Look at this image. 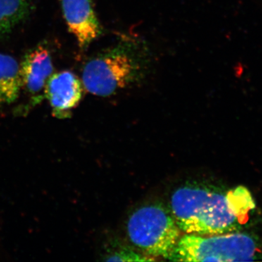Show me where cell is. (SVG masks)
Here are the masks:
<instances>
[{
    "label": "cell",
    "instance_id": "1",
    "mask_svg": "<svg viewBox=\"0 0 262 262\" xmlns=\"http://www.w3.org/2000/svg\"><path fill=\"white\" fill-rule=\"evenodd\" d=\"M170 211L181 231L201 236L237 232L238 221L227 194L200 186L179 188L172 194Z\"/></svg>",
    "mask_w": 262,
    "mask_h": 262
},
{
    "label": "cell",
    "instance_id": "2",
    "mask_svg": "<svg viewBox=\"0 0 262 262\" xmlns=\"http://www.w3.org/2000/svg\"><path fill=\"white\" fill-rule=\"evenodd\" d=\"M147 67V56L139 45L120 42L87 61L82 70V85L91 94L106 97L139 82Z\"/></svg>",
    "mask_w": 262,
    "mask_h": 262
},
{
    "label": "cell",
    "instance_id": "3",
    "mask_svg": "<svg viewBox=\"0 0 262 262\" xmlns=\"http://www.w3.org/2000/svg\"><path fill=\"white\" fill-rule=\"evenodd\" d=\"M256 239L233 232L215 235L187 234L179 239L168 259L176 261H254L260 256Z\"/></svg>",
    "mask_w": 262,
    "mask_h": 262
},
{
    "label": "cell",
    "instance_id": "4",
    "mask_svg": "<svg viewBox=\"0 0 262 262\" xmlns=\"http://www.w3.org/2000/svg\"><path fill=\"white\" fill-rule=\"evenodd\" d=\"M127 230L130 242L143 252L168 259L181 237L173 215L161 205L136 210L129 218Z\"/></svg>",
    "mask_w": 262,
    "mask_h": 262
},
{
    "label": "cell",
    "instance_id": "5",
    "mask_svg": "<svg viewBox=\"0 0 262 262\" xmlns=\"http://www.w3.org/2000/svg\"><path fill=\"white\" fill-rule=\"evenodd\" d=\"M62 10L69 30L81 49H86L102 32L91 0H61Z\"/></svg>",
    "mask_w": 262,
    "mask_h": 262
},
{
    "label": "cell",
    "instance_id": "6",
    "mask_svg": "<svg viewBox=\"0 0 262 262\" xmlns=\"http://www.w3.org/2000/svg\"><path fill=\"white\" fill-rule=\"evenodd\" d=\"M53 72L51 53L40 44L24 56L20 64L22 88L32 96L34 103L40 102L45 87Z\"/></svg>",
    "mask_w": 262,
    "mask_h": 262
},
{
    "label": "cell",
    "instance_id": "7",
    "mask_svg": "<svg viewBox=\"0 0 262 262\" xmlns=\"http://www.w3.org/2000/svg\"><path fill=\"white\" fill-rule=\"evenodd\" d=\"M44 95L51 103L53 114L58 117H64L80 102L82 83L72 72L63 71L50 77Z\"/></svg>",
    "mask_w": 262,
    "mask_h": 262
},
{
    "label": "cell",
    "instance_id": "8",
    "mask_svg": "<svg viewBox=\"0 0 262 262\" xmlns=\"http://www.w3.org/2000/svg\"><path fill=\"white\" fill-rule=\"evenodd\" d=\"M21 89L20 64L13 56L0 53V106L16 101Z\"/></svg>",
    "mask_w": 262,
    "mask_h": 262
},
{
    "label": "cell",
    "instance_id": "9",
    "mask_svg": "<svg viewBox=\"0 0 262 262\" xmlns=\"http://www.w3.org/2000/svg\"><path fill=\"white\" fill-rule=\"evenodd\" d=\"M29 0H0V38L23 21L29 12Z\"/></svg>",
    "mask_w": 262,
    "mask_h": 262
},
{
    "label": "cell",
    "instance_id": "10",
    "mask_svg": "<svg viewBox=\"0 0 262 262\" xmlns=\"http://www.w3.org/2000/svg\"><path fill=\"white\" fill-rule=\"evenodd\" d=\"M229 206L241 225L249 219L250 212L256 208L252 195L247 188L238 187L227 193Z\"/></svg>",
    "mask_w": 262,
    "mask_h": 262
},
{
    "label": "cell",
    "instance_id": "11",
    "mask_svg": "<svg viewBox=\"0 0 262 262\" xmlns=\"http://www.w3.org/2000/svg\"><path fill=\"white\" fill-rule=\"evenodd\" d=\"M155 258L148 257L141 253L136 252L128 248H122L110 255L106 261H155Z\"/></svg>",
    "mask_w": 262,
    "mask_h": 262
}]
</instances>
